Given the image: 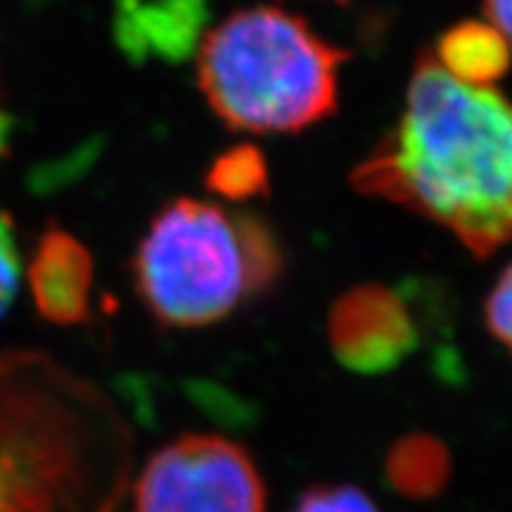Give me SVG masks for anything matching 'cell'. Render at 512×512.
Returning a JSON list of instances; mask_svg holds the SVG:
<instances>
[{
  "label": "cell",
  "instance_id": "cell-1",
  "mask_svg": "<svg viewBox=\"0 0 512 512\" xmlns=\"http://www.w3.org/2000/svg\"><path fill=\"white\" fill-rule=\"evenodd\" d=\"M366 197L453 233L484 259L512 240V102L415 62L401 117L351 174Z\"/></svg>",
  "mask_w": 512,
  "mask_h": 512
},
{
  "label": "cell",
  "instance_id": "cell-2",
  "mask_svg": "<svg viewBox=\"0 0 512 512\" xmlns=\"http://www.w3.org/2000/svg\"><path fill=\"white\" fill-rule=\"evenodd\" d=\"M347 50L278 5L235 10L202 36L197 86L223 124L245 133H297L337 110Z\"/></svg>",
  "mask_w": 512,
  "mask_h": 512
},
{
  "label": "cell",
  "instance_id": "cell-3",
  "mask_svg": "<svg viewBox=\"0 0 512 512\" xmlns=\"http://www.w3.org/2000/svg\"><path fill=\"white\" fill-rule=\"evenodd\" d=\"M285 256L273 230L242 211L178 197L152 219L133 283L166 328H204L278 285Z\"/></svg>",
  "mask_w": 512,
  "mask_h": 512
},
{
  "label": "cell",
  "instance_id": "cell-4",
  "mask_svg": "<svg viewBox=\"0 0 512 512\" xmlns=\"http://www.w3.org/2000/svg\"><path fill=\"white\" fill-rule=\"evenodd\" d=\"M259 465L238 441L183 434L140 470L133 512H266Z\"/></svg>",
  "mask_w": 512,
  "mask_h": 512
},
{
  "label": "cell",
  "instance_id": "cell-5",
  "mask_svg": "<svg viewBox=\"0 0 512 512\" xmlns=\"http://www.w3.org/2000/svg\"><path fill=\"white\" fill-rule=\"evenodd\" d=\"M0 392V512H55L74 477V453L43 399Z\"/></svg>",
  "mask_w": 512,
  "mask_h": 512
},
{
  "label": "cell",
  "instance_id": "cell-6",
  "mask_svg": "<svg viewBox=\"0 0 512 512\" xmlns=\"http://www.w3.org/2000/svg\"><path fill=\"white\" fill-rule=\"evenodd\" d=\"M332 354L361 375L389 373L418 349V323L387 285H356L328 313Z\"/></svg>",
  "mask_w": 512,
  "mask_h": 512
},
{
  "label": "cell",
  "instance_id": "cell-7",
  "mask_svg": "<svg viewBox=\"0 0 512 512\" xmlns=\"http://www.w3.org/2000/svg\"><path fill=\"white\" fill-rule=\"evenodd\" d=\"M207 22L209 0H114V43L136 64L197 53Z\"/></svg>",
  "mask_w": 512,
  "mask_h": 512
},
{
  "label": "cell",
  "instance_id": "cell-8",
  "mask_svg": "<svg viewBox=\"0 0 512 512\" xmlns=\"http://www.w3.org/2000/svg\"><path fill=\"white\" fill-rule=\"evenodd\" d=\"M95 264L88 247L57 223L41 233L29 266L36 311L55 325H81L91 318Z\"/></svg>",
  "mask_w": 512,
  "mask_h": 512
},
{
  "label": "cell",
  "instance_id": "cell-9",
  "mask_svg": "<svg viewBox=\"0 0 512 512\" xmlns=\"http://www.w3.org/2000/svg\"><path fill=\"white\" fill-rule=\"evenodd\" d=\"M434 60L444 72L465 86L491 88L510 67V48L489 22L465 19L439 36Z\"/></svg>",
  "mask_w": 512,
  "mask_h": 512
},
{
  "label": "cell",
  "instance_id": "cell-10",
  "mask_svg": "<svg viewBox=\"0 0 512 512\" xmlns=\"http://www.w3.org/2000/svg\"><path fill=\"white\" fill-rule=\"evenodd\" d=\"M453 463L446 444L432 434L396 439L384 458V477L396 494L411 501H430L446 489Z\"/></svg>",
  "mask_w": 512,
  "mask_h": 512
},
{
  "label": "cell",
  "instance_id": "cell-11",
  "mask_svg": "<svg viewBox=\"0 0 512 512\" xmlns=\"http://www.w3.org/2000/svg\"><path fill=\"white\" fill-rule=\"evenodd\" d=\"M271 185L264 152L254 145H235L211 162L207 188L223 200L247 202L264 197Z\"/></svg>",
  "mask_w": 512,
  "mask_h": 512
},
{
  "label": "cell",
  "instance_id": "cell-12",
  "mask_svg": "<svg viewBox=\"0 0 512 512\" xmlns=\"http://www.w3.org/2000/svg\"><path fill=\"white\" fill-rule=\"evenodd\" d=\"M290 512H380V508L358 486L318 484L306 489Z\"/></svg>",
  "mask_w": 512,
  "mask_h": 512
},
{
  "label": "cell",
  "instance_id": "cell-13",
  "mask_svg": "<svg viewBox=\"0 0 512 512\" xmlns=\"http://www.w3.org/2000/svg\"><path fill=\"white\" fill-rule=\"evenodd\" d=\"M486 328L512 354V264L498 275L484 304Z\"/></svg>",
  "mask_w": 512,
  "mask_h": 512
},
{
  "label": "cell",
  "instance_id": "cell-14",
  "mask_svg": "<svg viewBox=\"0 0 512 512\" xmlns=\"http://www.w3.org/2000/svg\"><path fill=\"white\" fill-rule=\"evenodd\" d=\"M19 275H22V261H19L15 242L0 247V318L8 313L19 290Z\"/></svg>",
  "mask_w": 512,
  "mask_h": 512
},
{
  "label": "cell",
  "instance_id": "cell-15",
  "mask_svg": "<svg viewBox=\"0 0 512 512\" xmlns=\"http://www.w3.org/2000/svg\"><path fill=\"white\" fill-rule=\"evenodd\" d=\"M484 12L491 27L505 38L512 53V0H484Z\"/></svg>",
  "mask_w": 512,
  "mask_h": 512
},
{
  "label": "cell",
  "instance_id": "cell-16",
  "mask_svg": "<svg viewBox=\"0 0 512 512\" xmlns=\"http://www.w3.org/2000/svg\"><path fill=\"white\" fill-rule=\"evenodd\" d=\"M12 131H15V119L8 112H0V157L8 152Z\"/></svg>",
  "mask_w": 512,
  "mask_h": 512
},
{
  "label": "cell",
  "instance_id": "cell-17",
  "mask_svg": "<svg viewBox=\"0 0 512 512\" xmlns=\"http://www.w3.org/2000/svg\"><path fill=\"white\" fill-rule=\"evenodd\" d=\"M12 226H10V221H8V216L5 214H0V247H5V245H12Z\"/></svg>",
  "mask_w": 512,
  "mask_h": 512
},
{
  "label": "cell",
  "instance_id": "cell-18",
  "mask_svg": "<svg viewBox=\"0 0 512 512\" xmlns=\"http://www.w3.org/2000/svg\"><path fill=\"white\" fill-rule=\"evenodd\" d=\"M335 3H339V5H347V3H349V0H335Z\"/></svg>",
  "mask_w": 512,
  "mask_h": 512
}]
</instances>
